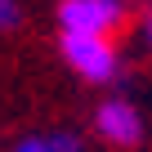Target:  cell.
<instances>
[{
	"label": "cell",
	"instance_id": "cell-1",
	"mask_svg": "<svg viewBox=\"0 0 152 152\" xmlns=\"http://www.w3.org/2000/svg\"><path fill=\"white\" fill-rule=\"evenodd\" d=\"M58 54L63 63L90 85H112L121 76V54L112 45V36H94V31H63L58 36Z\"/></svg>",
	"mask_w": 152,
	"mask_h": 152
},
{
	"label": "cell",
	"instance_id": "cell-2",
	"mask_svg": "<svg viewBox=\"0 0 152 152\" xmlns=\"http://www.w3.org/2000/svg\"><path fill=\"white\" fill-rule=\"evenodd\" d=\"M63 31H94V36H112L125 23V0H58L54 9Z\"/></svg>",
	"mask_w": 152,
	"mask_h": 152
},
{
	"label": "cell",
	"instance_id": "cell-3",
	"mask_svg": "<svg viewBox=\"0 0 152 152\" xmlns=\"http://www.w3.org/2000/svg\"><path fill=\"white\" fill-rule=\"evenodd\" d=\"M94 134L107 148H139L143 143V112L130 99H103L94 107Z\"/></svg>",
	"mask_w": 152,
	"mask_h": 152
},
{
	"label": "cell",
	"instance_id": "cell-4",
	"mask_svg": "<svg viewBox=\"0 0 152 152\" xmlns=\"http://www.w3.org/2000/svg\"><path fill=\"white\" fill-rule=\"evenodd\" d=\"M14 152H85L81 139L72 130H45V134H27L14 143Z\"/></svg>",
	"mask_w": 152,
	"mask_h": 152
},
{
	"label": "cell",
	"instance_id": "cell-5",
	"mask_svg": "<svg viewBox=\"0 0 152 152\" xmlns=\"http://www.w3.org/2000/svg\"><path fill=\"white\" fill-rule=\"evenodd\" d=\"M23 23V5L18 0H0V31H14Z\"/></svg>",
	"mask_w": 152,
	"mask_h": 152
},
{
	"label": "cell",
	"instance_id": "cell-6",
	"mask_svg": "<svg viewBox=\"0 0 152 152\" xmlns=\"http://www.w3.org/2000/svg\"><path fill=\"white\" fill-rule=\"evenodd\" d=\"M139 36H143V45L152 49V9H143V14H139Z\"/></svg>",
	"mask_w": 152,
	"mask_h": 152
}]
</instances>
